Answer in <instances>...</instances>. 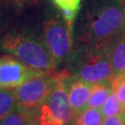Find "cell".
Here are the masks:
<instances>
[{
    "label": "cell",
    "instance_id": "6da1fadb",
    "mask_svg": "<svg viewBox=\"0 0 125 125\" xmlns=\"http://www.w3.org/2000/svg\"><path fill=\"white\" fill-rule=\"evenodd\" d=\"M125 33V4L120 0H97L82 24L81 40L85 44L107 45Z\"/></svg>",
    "mask_w": 125,
    "mask_h": 125
},
{
    "label": "cell",
    "instance_id": "7a4b0ae2",
    "mask_svg": "<svg viewBox=\"0 0 125 125\" xmlns=\"http://www.w3.org/2000/svg\"><path fill=\"white\" fill-rule=\"evenodd\" d=\"M69 60V72L89 83L110 82L114 77L107 45L85 44Z\"/></svg>",
    "mask_w": 125,
    "mask_h": 125
},
{
    "label": "cell",
    "instance_id": "3957f363",
    "mask_svg": "<svg viewBox=\"0 0 125 125\" xmlns=\"http://www.w3.org/2000/svg\"><path fill=\"white\" fill-rule=\"evenodd\" d=\"M0 48L32 70L49 72L57 68L44 41L31 34L10 32L0 42Z\"/></svg>",
    "mask_w": 125,
    "mask_h": 125
},
{
    "label": "cell",
    "instance_id": "277c9868",
    "mask_svg": "<svg viewBox=\"0 0 125 125\" xmlns=\"http://www.w3.org/2000/svg\"><path fill=\"white\" fill-rule=\"evenodd\" d=\"M68 71L58 73L54 89L35 116L37 125H71L74 119L65 79Z\"/></svg>",
    "mask_w": 125,
    "mask_h": 125
},
{
    "label": "cell",
    "instance_id": "5b68a950",
    "mask_svg": "<svg viewBox=\"0 0 125 125\" xmlns=\"http://www.w3.org/2000/svg\"><path fill=\"white\" fill-rule=\"evenodd\" d=\"M58 79V72H44L15 88L16 107L35 117L41 106L51 94Z\"/></svg>",
    "mask_w": 125,
    "mask_h": 125
},
{
    "label": "cell",
    "instance_id": "8992f818",
    "mask_svg": "<svg viewBox=\"0 0 125 125\" xmlns=\"http://www.w3.org/2000/svg\"><path fill=\"white\" fill-rule=\"evenodd\" d=\"M72 29L59 18L47 19L44 26V43L58 67L70 59L72 56Z\"/></svg>",
    "mask_w": 125,
    "mask_h": 125
},
{
    "label": "cell",
    "instance_id": "52a82bcc",
    "mask_svg": "<svg viewBox=\"0 0 125 125\" xmlns=\"http://www.w3.org/2000/svg\"><path fill=\"white\" fill-rule=\"evenodd\" d=\"M44 72L29 68L11 55L0 56V89H15Z\"/></svg>",
    "mask_w": 125,
    "mask_h": 125
},
{
    "label": "cell",
    "instance_id": "ba28073f",
    "mask_svg": "<svg viewBox=\"0 0 125 125\" xmlns=\"http://www.w3.org/2000/svg\"><path fill=\"white\" fill-rule=\"evenodd\" d=\"M65 83L73 115L76 117L87 107L93 84L82 80L77 76L72 75L69 72L66 76Z\"/></svg>",
    "mask_w": 125,
    "mask_h": 125
},
{
    "label": "cell",
    "instance_id": "9c48e42d",
    "mask_svg": "<svg viewBox=\"0 0 125 125\" xmlns=\"http://www.w3.org/2000/svg\"><path fill=\"white\" fill-rule=\"evenodd\" d=\"M114 76L125 73V33L107 45Z\"/></svg>",
    "mask_w": 125,
    "mask_h": 125
},
{
    "label": "cell",
    "instance_id": "30bf717a",
    "mask_svg": "<svg viewBox=\"0 0 125 125\" xmlns=\"http://www.w3.org/2000/svg\"><path fill=\"white\" fill-rule=\"evenodd\" d=\"M113 91H112L110 82L93 84L87 107L101 109V107L104 106V104L106 103L107 98L111 95Z\"/></svg>",
    "mask_w": 125,
    "mask_h": 125
},
{
    "label": "cell",
    "instance_id": "8fae6325",
    "mask_svg": "<svg viewBox=\"0 0 125 125\" xmlns=\"http://www.w3.org/2000/svg\"><path fill=\"white\" fill-rule=\"evenodd\" d=\"M104 120L101 109L86 107L78 116L74 117L71 125H103Z\"/></svg>",
    "mask_w": 125,
    "mask_h": 125
},
{
    "label": "cell",
    "instance_id": "7c38bea8",
    "mask_svg": "<svg viewBox=\"0 0 125 125\" xmlns=\"http://www.w3.org/2000/svg\"><path fill=\"white\" fill-rule=\"evenodd\" d=\"M16 107L14 89H0V121Z\"/></svg>",
    "mask_w": 125,
    "mask_h": 125
},
{
    "label": "cell",
    "instance_id": "4fadbf2b",
    "mask_svg": "<svg viewBox=\"0 0 125 125\" xmlns=\"http://www.w3.org/2000/svg\"><path fill=\"white\" fill-rule=\"evenodd\" d=\"M35 123V117L28 115L17 107L0 121V125H34Z\"/></svg>",
    "mask_w": 125,
    "mask_h": 125
},
{
    "label": "cell",
    "instance_id": "5bb4252c",
    "mask_svg": "<svg viewBox=\"0 0 125 125\" xmlns=\"http://www.w3.org/2000/svg\"><path fill=\"white\" fill-rule=\"evenodd\" d=\"M101 111L105 119L108 117L118 116L125 113V106L119 100L116 94L112 93L101 107Z\"/></svg>",
    "mask_w": 125,
    "mask_h": 125
},
{
    "label": "cell",
    "instance_id": "9a60e30c",
    "mask_svg": "<svg viewBox=\"0 0 125 125\" xmlns=\"http://www.w3.org/2000/svg\"><path fill=\"white\" fill-rule=\"evenodd\" d=\"M110 83L113 93L125 106V73L114 76Z\"/></svg>",
    "mask_w": 125,
    "mask_h": 125
},
{
    "label": "cell",
    "instance_id": "2e32d148",
    "mask_svg": "<svg viewBox=\"0 0 125 125\" xmlns=\"http://www.w3.org/2000/svg\"><path fill=\"white\" fill-rule=\"evenodd\" d=\"M52 1L60 11L62 10L79 11L81 7V0H52Z\"/></svg>",
    "mask_w": 125,
    "mask_h": 125
},
{
    "label": "cell",
    "instance_id": "e0dca14e",
    "mask_svg": "<svg viewBox=\"0 0 125 125\" xmlns=\"http://www.w3.org/2000/svg\"><path fill=\"white\" fill-rule=\"evenodd\" d=\"M79 11H73V10H62L61 11V15L64 20V22L67 24V26L72 30V25L75 21L77 14Z\"/></svg>",
    "mask_w": 125,
    "mask_h": 125
},
{
    "label": "cell",
    "instance_id": "ac0fdd59",
    "mask_svg": "<svg viewBox=\"0 0 125 125\" xmlns=\"http://www.w3.org/2000/svg\"><path fill=\"white\" fill-rule=\"evenodd\" d=\"M103 125H125V113L118 116L106 118Z\"/></svg>",
    "mask_w": 125,
    "mask_h": 125
},
{
    "label": "cell",
    "instance_id": "d6986e66",
    "mask_svg": "<svg viewBox=\"0 0 125 125\" xmlns=\"http://www.w3.org/2000/svg\"><path fill=\"white\" fill-rule=\"evenodd\" d=\"M120 1H121L122 3H124V4H125V0H120Z\"/></svg>",
    "mask_w": 125,
    "mask_h": 125
},
{
    "label": "cell",
    "instance_id": "ffe728a7",
    "mask_svg": "<svg viewBox=\"0 0 125 125\" xmlns=\"http://www.w3.org/2000/svg\"><path fill=\"white\" fill-rule=\"evenodd\" d=\"M34 125H37V124H36V123H35V124H34Z\"/></svg>",
    "mask_w": 125,
    "mask_h": 125
}]
</instances>
